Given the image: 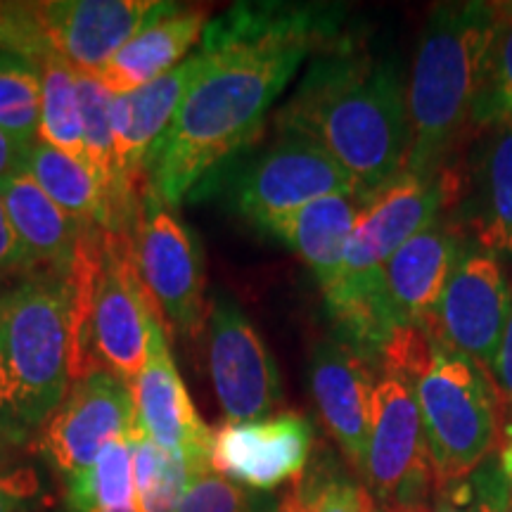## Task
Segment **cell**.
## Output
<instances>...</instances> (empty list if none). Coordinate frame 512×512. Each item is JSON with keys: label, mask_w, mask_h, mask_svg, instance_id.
Segmentation results:
<instances>
[{"label": "cell", "mask_w": 512, "mask_h": 512, "mask_svg": "<svg viewBox=\"0 0 512 512\" xmlns=\"http://www.w3.org/2000/svg\"><path fill=\"white\" fill-rule=\"evenodd\" d=\"M313 451L311 422L297 413H280L254 422H228L214 434L211 470L230 482L271 491L299 482Z\"/></svg>", "instance_id": "16"}, {"label": "cell", "mask_w": 512, "mask_h": 512, "mask_svg": "<svg viewBox=\"0 0 512 512\" xmlns=\"http://www.w3.org/2000/svg\"><path fill=\"white\" fill-rule=\"evenodd\" d=\"M491 382L501 399L505 418L512 415V304L508 311V320H505V328L501 335V344H498L494 368H491Z\"/></svg>", "instance_id": "33"}, {"label": "cell", "mask_w": 512, "mask_h": 512, "mask_svg": "<svg viewBox=\"0 0 512 512\" xmlns=\"http://www.w3.org/2000/svg\"><path fill=\"white\" fill-rule=\"evenodd\" d=\"M76 83H79L86 166L100 185L102 200H107L114 185V136L110 119L112 93L102 86L98 74L76 72Z\"/></svg>", "instance_id": "29"}, {"label": "cell", "mask_w": 512, "mask_h": 512, "mask_svg": "<svg viewBox=\"0 0 512 512\" xmlns=\"http://www.w3.org/2000/svg\"><path fill=\"white\" fill-rule=\"evenodd\" d=\"M133 486L138 512H174L181 501L192 470L183 458L159 448L143 432L131 437Z\"/></svg>", "instance_id": "26"}, {"label": "cell", "mask_w": 512, "mask_h": 512, "mask_svg": "<svg viewBox=\"0 0 512 512\" xmlns=\"http://www.w3.org/2000/svg\"><path fill=\"white\" fill-rule=\"evenodd\" d=\"M24 171L76 223L105 228L107 214L102 190L88 166L79 159L36 140L27 152Z\"/></svg>", "instance_id": "23"}, {"label": "cell", "mask_w": 512, "mask_h": 512, "mask_svg": "<svg viewBox=\"0 0 512 512\" xmlns=\"http://www.w3.org/2000/svg\"><path fill=\"white\" fill-rule=\"evenodd\" d=\"M510 304L503 261L467 238L427 332L491 377Z\"/></svg>", "instance_id": "10"}, {"label": "cell", "mask_w": 512, "mask_h": 512, "mask_svg": "<svg viewBox=\"0 0 512 512\" xmlns=\"http://www.w3.org/2000/svg\"><path fill=\"white\" fill-rule=\"evenodd\" d=\"M67 382V283L36 278L0 292V430L17 437L43 425Z\"/></svg>", "instance_id": "4"}, {"label": "cell", "mask_w": 512, "mask_h": 512, "mask_svg": "<svg viewBox=\"0 0 512 512\" xmlns=\"http://www.w3.org/2000/svg\"><path fill=\"white\" fill-rule=\"evenodd\" d=\"M36 67L43 86L38 140L86 164L76 69L55 53L43 55Z\"/></svg>", "instance_id": "24"}, {"label": "cell", "mask_w": 512, "mask_h": 512, "mask_svg": "<svg viewBox=\"0 0 512 512\" xmlns=\"http://www.w3.org/2000/svg\"><path fill=\"white\" fill-rule=\"evenodd\" d=\"M8 38H10V29H8V17H5L3 3H0V46H3V50L8 48Z\"/></svg>", "instance_id": "38"}, {"label": "cell", "mask_w": 512, "mask_h": 512, "mask_svg": "<svg viewBox=\"0 0 512 512\" xmlns=\"http://www.w3.org/2000/svg\"><path fill=\"white\" fill-rule=\"evenodd\" d=\"M138 430L159 448L183 458L192 475L211 470L214 434L197 413L174 356L166 344V328L155 325L143 373L131 387Z\"/></svg>", "instance_id": "15"}, {"label": "cell", "mask_w": 512, "mask_h": 512, "mask_svg": "<svg viewBox=\"0 0 512 512\" xmlns=\"http://www.w3.org/2000/svg\"><path fill=\"white\" fill-rule=\"evenodd\" d=\"M256 498L238 484L207 470L185 486L174 512H256Z\"/></svg>", "instance_id": "32"}, {"label": "cell", "mask_w": 512, "mask_h": 512, "mask_svg": "<svg viewBox=\"0 0 512 512\" xmlns=\"http://www.w3.org/2000/svg\"><path fill=\"white\" fill-rule=\"evenodd\" d=\"M136 259L164 328L200 335L207 325L204 254L195 230L145 190L136 228Z\"/></svg>", "instance_id": "8"}, {"label": "cell", "mask_w": 512, "mask_h": 512, "mask_svg": "<svg viewBox=\"0 0 512 512\" xmlns=\"http://www.w3.org/2000/svg\"><path fill=\"white\" fill-rule=\"evenodd\" d=\"M311 394L344 458L363 475L373 420L375 368L342 339H320L309 363Z\"/></svg>", "instance_id": "17"}, {"label": "cell", "mask_w": 512, "mask_h": 512, "mask_svg": "<svg viewBox=\"0 0 512 512\" xmlns=\"http://www.w3.org/2000/svg\"><path fill=\"white\" fill-rule=\"evenodd\" d=\"M496 8L484 0L439 3L427 19L408 79V174L439 176L470 131Z\"/></svg>", "instance_id": "3"}, {"label": "cell", "mask_w": 512, "mask_h": 512, "mask_svg": "<svg viewBox=\"0 0 512 512\" xmlns=\"http://www.w3.org/2000/svg\"><path fill=\"white\" fill-rule=\"evenodd\" d=\"M157 323L162 318L138 271L136 233L105 230L93 316V347L100 368L133 387L147 363Z\"/></svg>", "instance_id": "9"}, {"label": "cell", "mask_w": 512, "mask_h": 512, "mask_svg": "<svg viewBox=\"0 0 512 512\" xmlns=\"http://www.w3.org/2000/svg\"><path fill=\"white\" fill-rule=\"evenodd\" d=\"M36 491V479L29 470L0 475V512H17L27 498Z\"/></svg>", "instance_id": "35"}, {"label": "cell", "mask_w": 512, "mask_h": 512, "mask_svg": "<svg viewBox=\"0 0 512 512\" xmlns=\"http://www.w3.org/2000/svg\"><path fill=\"white\" fill-rule=\"evenodd\" d=\"M178 8L164 0H50L27 3L31 27L46 53L76 72L98 74L131 38Z\"/></svg>", "instance_id": "11"}, {"label": "cell", "mask_w": 512, "mask_h": 512, "mask_svg": "<svg viewBox=\"0 0 512 512\" xmlns=\"http://www.w3.org/2000/svg\"><path fill=\"white\" fill-rule=\"evenodd\" d=\"M411 387L425 427L434 489L467 477L494 456L505 413L491 377L470 358L434 337L430 366Z\"/></svg>", "instance_id": "5"}, {"label": "cell", "mask_w": 512, "mask_h": 512, "mask_svg": "<svg viewBox=\"0 0 512 512\" xmlns=\"http://www.w3.org/2000/svg\"><path fill=\"white\" fill-rule=\"evenodd\" d=\"M41 72L27 57L0 50V131L31 147L41 126Z\"/></svg>", "instance_id": "27"}, {"label": "cell", "mask_w": 512, "mask_h": 512, "mask_svg": "<svg viewBox=\"0 0 512 512\" xmlns=\"http://www.w3.org/2000/svg\"><path fill=\"white\" fill-rule=\"evenodd\" d=\"M27 152L29 147H22L8 133L0 131V183L22 174L24 164H27Z\"/></svg>", "instance_id": "36"}, {"label": "cell", "mask_w": 512, "mask_h": 512, "mask_svg": "<svg viewBox=\"0 0 512 512\" xmlns=\"http://www.w3.org/2000/svg\"><path fill=\"white\" fill-rule=\"evenodd\" d=\"M460 181L451 169L434 178L413 176L408 171L377 190L363 204L361 214L351 230L344 264L335 290L325 294V306L332 313L339 306L358 302H380L384 292V266L406 245L413 235L427 228L444 214L453 197L458 195Z\"/></svg>", "instance_id": "6"}, {"label": "cell", "mask_w": 512, "mask_h": 512, "mask_svg": "<svg viewBox=\"0 0 512 512\" xmlns=\"http://www.w3.org/2000/svg\"><path fill=\"white\" fill-rule=\"evenodd\" d=\"M0 432H3V430H0Z\"/></svg>", "instance_id": "40"}, {"label": "cell", "mask_w": 512, "mask_h": 512, "mask_svg": "<svg viewBox=\"0 0 512 512\" xmlns=\"http://www.w3.org/2000/svg\"><path fill=\"white\" fill-rule=\"evenodd\" d=\"M22 271H29L27 252H24L22 242H19L15 228H12L8 209L0 200V278Z\"/></svg>", "instance_id": "34"}, {"label": "cell", "mask_w": 512, "mask_h": 512, "mask_svg": "<svg viewBox=\"0 0 512 512\" xmlns=\"http://www.w3.org/2000/svg\"><path fill=\"white\" fill-rule=\"evenodd\" d=\"M456 219L470 240L512 261V121L486 128Z\"/></svg>", "instance_id": "19"}, {"label": "cell", "mask_w": 512, "mask_h": 512, "mask_svg": "<svg viewBox=\"0 0 512 512\" xmlns=\"http://www.w3.org/2000/svg\"><path fill=\"white\" fill-rule=\"evenodd\" d=\"M275 121L280 133L302 136L328 152L368 197L406 171L408 81L394 57L354 46L328 48Z\"/></svg>", "instance_id": "2"}, {"label": "cell", "mask_w": 512, "mask_h": 512, "mask_svg": "<svg viewBox=\"0 0 512 512\" xmlns=\"http://www.w3.org/2000/svg\"><path fill=\"white\" fill-rule=\"evenodd\" d=\"M330 195H363L354 178L311 140L280 133L233 188V207L256 228Z\"/></svg>", "instance_id": "12"}, {"label": "cell", "mask_w": 512, "mask_h": 512, "mask_svg": "<svg viewBox=\"0 0 512 512\" xmlns=\"http://www.w3.org/2000/svg\"><path fill=\"white\" fill-rule=\"evenodd\" d=\"M363 484L384 508L430 510L434 472L411 382L382 373L373 392V420Z\"/></svg>", "instance_id": "7"}, {"label": "cell", "mask_w": 512, "mask_h": 512, "mask_svg": "<svg viewBox=\"0 0 512 512\" xmlns=\"http://www.w3.org/2000/svg\"><path fill=\"white\" fill-rule=\"evenodd\" d=\"M370 197L363 195H330L268 221L261 233L273 235L297 252L318 280L323 294L335 290L344 264V249Z\"/></svg>", "instance_id": "20"}, {"label": "cell", "mask_w": 512, "mask_h": 512, "mask_svg": "<svg viewBox=\"0 0 512 512\" xmlns=\"http://www.w3.org/2000/svg\"><path fill=\"white\" fill-rule=\"evenodd\" d=\"M465 242L460 223L441 214L387 261L382 273L384 292L399 325L430 328Z\"/></svg>", "instance_id": "18"}, {"label": "cell", "mask_w": 512, "mask_h": 512, "mask_svg": "<svg viewBox=\"0 0 512 512\" xmlns=\"http://www.w3.org/2000/svg\"><path fill=\"white\" fill-rule=\"evenodd\" d=\"M430 512H512V491L496 453L467 477L437 486Z\"/></svg>", "instance_id": "30"}, {"label": "cell", "mask_w": 512, "mask_h": 512, "mask_svg": "<svg viewBox=\"0 0 512 512\" xmlns=\"http://www.w3.org/2000/svg\"><path fill=\"white\" fill-rule=\"evenodd\" d=\"M209 370L228 422L264 420L283 399L271 351L226 292L209 306Z\"/></svg>", "instance_id": "13"}, {"label": "cell", "mask_w": 512, "mask_h": 512, "mask_svg": "<svg viewBox=\"0 0 512 512\" xmlns=\"http://www.w3.org/2000/svg\"><path fill=\"white\" fill-rule=\"evenodd\" d=\"M309 512H377L368 486L337 470H318L309 484L297 482Z\"/></svg>", "instance_id": "31"}, {"label": "cell", "mask_w": 512, "mask_h": 512, "mask_svg": "<svg viewBox=\"0 0 512 512\" xmlns=\"http://www.w3.org/2000/svg\"><path fill=\"white\" fill-rule=\"evenodd\" d=\"M209 15L204 10L176 8L171 15L140 31L98 72L112 95H126L147 86L183 62L188 50L204 36Z\"/></svg>", "instance_id": "22"}, {"label": "cell", "mask_w": 512, "mask_h": 512, "mask_svg": "<svg viewBox=\"0 0 512 512\" xmlns=\"http://www.w3.org/2000/svg\"><path fill=\"white\" fill-rule=\"evenodd\" d=\"M280 512H309L302 494H299V489H294L292 494L285 496L283 505H280Z\"/></svg>", "instance_id": "37"}, {"label": "cell", "mask_w": 512, "mask_h": 512, "mask_svg": "<svg viewBox=\"0 0 512 512\" xmlns=\"http://www.w3.org/2000/svg\"><path fill=\"white\" fill-rule=\"evenodd\" d=\"M377 512H430V510H408V508H384V505H377Z\"/></svg>", "instance_id": "39"}, {"label": "cell", "mask_w": 512, "mask_h": 512, "mask_svg": "<svg viewBox=\"0 0 512 512\" xmlns=\"http://www.w3.org/2000/svg\"><path fill=\"white\" fill-rule=\"evenodd\" d=\"M330 5L245 3L207 24L204 67L145 162L147 190L178 207L216 166L242 150L316 48L337 36Z\"/></svg>", "instance_id": "1"}, {"label": "cell", "mask_w": 512, "mask_h": 512, "mask_svg": "<svg viewBox=\"0 0 512 512\" xmlns=\"http://www.w3.org/2000/svg\"><path fill=\"white\" fill-rule=\"evenodd\" d=\"M67 501L74 512H138L131 439L112 441L88 470L69 477Z\"/></svg>", "instance_id": "25"}, {"label": "cell", "mask_w": 512, "mask_h": 512, "mask_svg": "<svg viewBox=\"0 0 512 512\" xmlns=\"http://www.w3.org/2000/svg\"><path fill=\"white\" fill-rule=\"evenodd\" d=\"M0 200L27 252L29 271L38 268L50 273V278L55 275L57 280H67L81 223L64 214L27 171L0 183Z\"/></svg>", "instance_id": "21"}, {"label": "cell", "mask_w": 512, "mask_h": 512, "mask_svg": "<svg viewBox=\"0 0 512 512\" xmlns=\"http://www.w3.org/2000/svg\"><path fill=\"white\" fill-rule=\"evenodd\" d=\"M136 432L140 430L131 387L112 373H93L76 382L43 422L38 446L57 470L72 477L88 470L112 441L131 439Z\"/></svg>", "instance_id": "14"}, {"label": "cell", "mask_w": 512, "mask_h": 512, "mask_svg": "<svg viewBox=\"0 0 512 512\" xmlns=\"http://www.w3.org/2000/svg\"><path fill=\"white\" fill-rule=\"evenodd\" d=\"M512 121V3H498L494 34L486 50L482 86L470 128H494Z\"/></svg>", "instance_id": "28"}]
</instances>
